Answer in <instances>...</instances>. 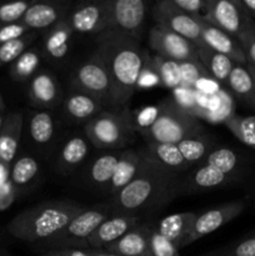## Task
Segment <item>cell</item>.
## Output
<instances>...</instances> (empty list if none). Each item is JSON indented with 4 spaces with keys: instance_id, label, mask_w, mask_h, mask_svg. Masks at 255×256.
<instances>
[{
    "instance_id": "6da1fadb",
    "label": "cell",
    "mask_w": 255,
    "mask_h": 256,
    "mask_svg": "<svg viewBox=\"0 0 255 256\" xmlns=\"http://www.w3.org/2000/svg\"><path fill=\"white\" fill-rule=\"evenodd\" d=\"M96 42L95 52L105 65L112 84V106L126 109L149 55L138 40L110 29L98 35Z\"/></svg>"
},
{
    "instance_id": "7a4b0ae2",
    "label": "cell",
    "mask_w": 255,
    "mask_h": 256,
    "mask_svg": "<svg viewBox=\"0 0 255 256\" xmlns=\"http://www.w3.org/2000/svg\"><path fill=\"white\" fill-rule=\"evenodd\" d=\"M179 178L160 168L148 156L140 174L118 194L112 195V212L138 215L139 212L166 204L179 195Z\"/></svg>"
},
{
    "instance_id": "3957f363",
    "label": "cell",
    "mask_w": 255,
    "mask_h": 256,
    "mask_svg": "<svg viewBox=\"0 0 255 256\" xmlns=\"http://www.w3.org/2000/svg\"><path fill=\"white\" fill-rule=\"evenodd\" d=\"M84 209L82 205L69 202H42L19 212L8 224L6 230L22 242H50Z\"/></svg>"
},
{
    "instance_id": "277c9868",
    "label": "cell",
    "mask_w": 255,
    "mask_h": 256,
    "mask_svg": "<svg viewBox=\"0 0 255 256\" xmlns=\"http://www.w3.org/2000/svg\"><path fill=\"white\" fill-rule=\"evenodd\" d=\"M146 142L179 144L189 138L204 134L199 120L182 109L174 99H166L159 104V114L154 124L140 132Z\"/></svg>"
},
{
    "instance_id": "5b68a950",
    "label": "cell",
    "mask_w": 255,
    "mask_h": 256,
    "mask_svg": "<svg viewBox=\"0 0 255 256\" xmlns=\"http://www.w3.org/2000/svg\"><path fill=\"white\" fill-rule=\"evenodd\" d=\"M88 140L100 150L115 152L126 146L134 139L135 128L128 109L102 112L85 124Z\"/></svg>"
},
{
    "instance_id": "8992f818",
    "label": "cell",
    "mask_w": 255,
    "mask_h": 256,
    "mask_svg": "<svg viewBox=\"0 0 255 256\" xmlns=\"http://www.w3.org/2000/svg\"><path fill=\"white\" fill-rule=\"evenodd\" d=\"M202 19L238 42L255 24L242 0H209Z\"/></svg>"
},
{
    "instance_id": "52a82bcc",
    "label": "cell",
    "mask_w": 255,
    "mask_h": 256,
    "mask_svg": "<svg viewBox=\"0 0 255 256\" xmlns=\"http://www.w3.org/2000/svg\"><path fill=\"white\" fill-rule=\"evenodd\" d=\"M72 85L75 90L92 95L102 104L105 102L112 106V84L109 74L96 52L75 68L72 75Z\"/></svg>"
},
{
    "instance_id": "ba28073f",
    "label": "cell",
    "mask_w": 255,
    "mask_h": 256,
    "mask_svg": "<svg viewBox=\"0 0 255 256\" xmlns=\"http://www.w3.org/2000/svg\"><path fill=\"white\" fill-rule=\"evenodd\" d=\"M146 12L145 0H110L109 29L139 42L144 32Z\"/></svg>"
},
{
    "instance_id": "9c48e42d",
    "label": "cell",
    "mask_w": 255,
    "mask_h": 256,
    "mask_svg": "<svg viewBox=\"0 0 255 256\" xmlns=\"http://www.w3.org/2000/svg\"><path fill=\"white\" fill-rule=\"evenodd\" d=\"M152 18L156 25L185 38L198 48L204 45L199 18L190 16L178 10L170 2V0H162L158 2L152 10Z\"/></svg>"
},
{
    "instance_id": "30bf717a",
    "label": "cell",
    "mask_w": 255,
    "mask_h": 256,
    "mask_svg": "<svg viewBox=\"0 0 255 256\" xmlns=\"http://www.w3.org/2000/svg\"><path fill=\"white\" fill-rule=\"evenodd\" d=\"M149 45L156 55L174 62H199L196 45L159 25H155L150 29Z\"/></svg>"
},
{
    "instance_id": "8fae6325",
    "label": "cell",
    "mask_w": 255,
    "mask_h": 256,
    "mask_svg": "<svg viewBox=\"0 0 255 256\" xmlns=\"http://www.w3.org/2000/svg\"><path fill=\"white\" fill-rule=\"evenodd\" d=\"M65 19L74 34H94L98 36L109 29L110 0L80 4Z\"/></svg>"
},
{
    "instance_id": "7c38bea8",
    "label": "cell",
    "mask_w": 255,
    "mask_h": 256,
    "mask_svg": "<svg viewBox=\"0 0 255 256\" xmlns=\"http://www.w3.org/2000/svg\"><path fill=\"white\" fill-rule=\"evenodd\" d=\"M109 210L102 209V208H90L75 215L69 224L62 229L60 234L52 240L50 244L54 245H74L78 242H85L89 239L90 235L102 224L106 219L110 218Z\"/></svg>"
},
{
    "instance_id": "4fadbf2b",
    "label": "cell",
    "mask_w": 255,
    "mask_h": 256,
    "mask_svg": "<svg viewBox=\"0 0 255 256\" xmlns=\"http://www.w3.org/2000/svg\"><path fill=\"white\" fill-rule=\"evenodd\" d=\"M244 202L238 200V202H226V204H222L220 206L212 208V209L205 212L204 214L196 216L186 240L182 244V248L188 246V245L200 240L202 238L216 232L218 229H220L225 224L239 216L244 212Z\"/></svg>"
},
{
    "instance_id": "5bb4252c",
    "label": "cell",
    "mask_w": 255,
    "mask_h": 256,
    "mask_svg": "<svg viewBox=\"0 0 255 256\" xmlns=\"http://www.w3.org/2000/svg\"><path fill=\"white\" fill-rule=\"evenodd\" d=\"M199 22L200 28H202V42H204L205 46L230 58L235 64H248L246 54H245L242 44L236 39L230 36L229 34L224 32L222 30L218 29L214 25L205 22L202 18H199Z\"/></svg>"
},
{
    "instance_id": "9a60e30c",
    "label": "cell",
    "mask_w": 255,
    "mask_h": 256,
    "mask_svg": "<svg viewBox=\"0 0 255 256\" xmlns=\"http://www.w3.org/2000/svg\"><path fill=\"white\" fill-rule=\"evenodd\" d=\"M139 220L140 218L138 215L118 214L110 216L90 235L86 240V245L92 249H104L139 225Z\"/></svg>"
},
{
    "instance_id": "2e32d148",
    "label": "cell",
    "mask_w": 255,
    "mask_h": 256,
    "mask_svg": "<svg viewBox=\"0 0 255 256\" xmlns=\"http://www.w3.org/2000/svg\"><path fill=\"white\" fill-rule=\"evenodd\" d=\"M152 225L139 224L129 232L102 250L120 256H152L150 249V234Z\"/></svg>"
},
{
    "instance_id": "e0dca14e",
    "label": "cell",
    "mask_w": 255,
    "mask_h": 256,
    "mask_svg": "<svg viewBox=\"0 0 255 256\" xmlns=\"http://www.w3.org/2000/svg\"><path fill=\"white\" fill-rule=\"evenodd\" d=\"M146 162L148 154L145 149L122 150L120 154L119 162H118L116 172H115L112 182L108 186L112 196L124 189L128 184H130L140 174Z\"/></svg>"
},
{
    "instance_id": "ac0fdd59",
    "label": "cell",
    "mask_w": 255,
    "mask_h": 256,
    "mask_svg": "<svg viewBox=\"0 0 255 256\" xmlns=\"http://www.w3.org/2000/svg\"><path fill=\"white\" fill-rule=\"evenodd\" d=\"M229 180V176L208 164H202L180 180L179 194H194L198 192L216 189Z\"/></svg>"
},
{
    "instance_id": "d6986e66",
    "label": "cell",
    "mask_w": 255,
    "mask_h": 256,
    "mask_svg": "<svg viewBox=\"0 0 255 256\" xmlns=\"http://www.w3.org/2000/svg\"><path fill=\"white\" fill-rule=\"evenodd\" d=\"M148 156L166 172L180 176L188 172L190 165L182 158L176 144H160V142H146L145 148Z\"/></svg>"
},
{
    "instance_id": "ffe728a7",
    "label": "cell",
    "mask_w": 255,
    "mask_h": 256,
    "mask_svg": "<svg viewBox=\"0 0 255 256\" xmlns=\"http://www.w3.org/2000/svg\"><path fill=\"white\" fill-rule=\"evenodd\" d=\"M65 19V9L56 2H32L22 22L29 30L50 29Z\"/></svg>"
},
{
    "instance_id": "44dd1931",
    "label": "cell",
    "mask_w": 255,
    "mask_h": 256,
    "mask_svg": "<svg viewBox=\"0 0 255 256\" xmlns=\"http://www.w3.org/2000/svg\"><path fill=\"white\" fill-rule=\"evenodd\" d=\"M24 119L20 112H12L5 118L0 130V162L8 165L15 159L20 138L22 132Z\"/></svg>"
},
{
    "instance_id": "7402d4cb",
    "label": "cell",
    "mask_w": 255,
    "mask_h": 256,
    "mask_svg": "<svg viewBox=\"0 0 255 256\" xmlns=\"http://www.w3.org/2000/svg\"><path fill=\"white\" fill-rule=\"evenodd\" d=\"M72 35L74 32L68 24L66 19H62V22L50 28L45 34L44 42H42L45 55L55 62L64 59L69 54L72 48Z\"/></svg>"
},
{
    "instance_id": "603a6c76",
    "label": "cell",
    "mask_w": 255,
    "mask_h": 256,
    "mask_svg": "<svg viewBox=\"0 0 255 256\" xmlns=\"http://www.w3.org/2000/svg\"><path fill=\"white\" fill-rule=\"evenodd\" d=\"M62 110L76 122H90L102 112V104L92 95L74 89L65 98Z\"/></svg>"
},
{
    "instance_id": "cb8c5ba5",
    "label": "cell",
    "mask_w": 255,
    "mask_h": 256,
    "mask_svg": "<svg viewBox=\"0 0 255 256\" xmlns=\"http://www.w3.org/2000/svg\"><path fill=\"white\" fill-rule=\"evenodd\" d=\"M196 216L198 215L195 212H178V214L168 215L155 229L160 235L174 242L180 249L186 240Z\"/></svg>"
},
{
    "instance_id": "d4e9b609",
    "label": "cell",
    "mask_w": 255,
    "mask_h": 256,
    "mask_svg": "<svg viewBox=\"0 0 255 256\" xmlns=\"http://www.w3.org/2000/svg\"><path fill=\"white\" fill-rule=\"evenodd\" d=\"M59 85L50 72H38L29 84V98L32 105L52 108L58 102Z\"/></svg>"
},
{
    "instance_id": "484cf974",
    "label": "cell",
    "mask_w": 255,
    "mask_h": 256,
    "mask_svg": "<svg viewBox=\"0 0 255 256\" xmlns=\"http://www.w3.org/2000/svg\"><path fill=\"white\" fill-rule=\"evenodd\" d=\"M89 154V142L82 135L69 138L62 146L58 158V169L62 174H70Z\"/></svg>"
},
{
    "instance_id": "4316f807",
    "label": "cell",
    "mask_w": 255,
    "mask_h": 256,
    "mask_svg": "<svg viewBox=\"0 0 255 256\" xmlns=\"http://www.w3.org/2000/svg\"><path fill=\"white\" fill-rule=\"evenodd\" d=\"M122 152V150L108 152L98 156L92 162L89 172H88L89 182L96 186H109L115 172H116Z\"/></svg>"
},
{
    "instance_id": "83f0119b",
    "label": "cell",
    "mask_w": 255,
    "mask_h": 256,
    "mask_svg": "<svg viewBox=\"0 0 255 256\" xmlns=\"http://www.w3.org/2000/svg\"><path fill=\"white\" fill-rule=\"evenodd\" d=\"M198 59L215 80L228 82L235 65L230 58L202 45L198 48Z\"/></svg>"
},
{
    "instance_id": "f1b7e54d",
    "label": "cell",
    "mask_w": 255,
    "mask_h": 256,
    "mask_svg": "<svg viewBox=\"0 0 255 256\" xmlns=\"http://www.w3.org/2000/svg\"><path fill=\"white\" fill-rule=\"evenodd\" d=\"M228 85L238 99L255 110V82L246 68L235 64Z\"/></svg>"
},
{
    "instance_id": "f546056e",
    "label": "cell",
    "mask_w": 255,
    "mask_h": 256,
    "mask_svg": "<svg viewBox=\"0 0 255 256\" xmlns=\"http://www.w3.org/2000/svg\"><path fill=\"white\" fill-rule=\"evenodd\" d=\"M150 66L159 78L160 84L166 89L175 90L182 86V72L179 62L168 58L155 55L150 60Z\"/></svg>"
},
{
    "instance_id": "4dcf8cb0",
    "label": "cell",
    "mask_w": 255,
    "mask_h": 256,
    "mask_svg": "<svg viewBox=\"0 0 255 256\" xmlns=\"http://www.w3.org/2000/svg\"><path fill=\"white\" fill-rule=\"evenodd\" d=\"M176 145L184 160L190 166L205 159L212 150V140L206 134L189 138V139L182 140Z\"/></svg>"
},
{
    "instance_id": "1f68e13d",
    "label": "cell",
    "mask_w": 255,
    "mask_h": 256,
    "mask_svg": "<svg viewBox=\"0 0 255 256\" xmlns=\"http://www.w3.org/2000/svg\"><path fill=\"white\" fill-rule=\"evenodd\" d=\"M54 119L48 110L35 112L29 122V132L32 142L38 145H46L54 136Z\"/></svg>"
},
{
    "instance_id": "d6a6232c",
    "label": "cell",
    "mask_w": 255,
    "mask_h": 256,
    "mask_svg": "<svg viewBox=\"0 0 255 256\" xmlns=\"http://www.w3.org/2000/svg\"><path fill=\"white\" fill-rule=\"evenodd\" d=\"M42 56L35 49H28L15 60L10 68V76L15 82H28L38 72Z\"/></svg>"
},
{
    "instance_id": "836d02e7",
    "label": "cell",
    "mask_w": 255,
    "mask_h": 256,
    "mask_svg": "<svg viewBox=\"0 0 255 256\" xmlns=\"http://www.w3.org/2000/svg\"><path fill=\"white\" fill-rule=\"evenodd\" d=\"M225 125L238 140L255 149V116L230 114L225 119Z\"/></svg>"
},
{
    "instance_id": "e575fe53",
    "label": "cell",
    "mask_w": 255,
    "mask_h": 256,
    "mask_svg": "<svg viewBox=\"0 0 255 256\" xmlns=\"http://www.w3.org/2000/svg\"><path fill=\"white\" fill-rule=\"evenodd\" d=\"M38 172H39V162L32 156H22L15 160L10 178L14 186H25L34 180Z\"/></svg>"
},
{
    "instance_id": "d590c367",
    "label": "cell",
    "mask_w": 255,
    "mask_h": 256,
    "mask_svg": "<svg viewBox=\"0 0 255 256\" xmlns=\"http://www.w3.org/2000/svg\"><path fill=\"white\" fill-rule=\"evenodd\" d=\"M205 164L210 165L230 176L236 170L239 158L235 154V152H232L229 148H216V149L212 150L209 155L205 158Z\"/></svg>"
},
{
    "instance_id": "8d00e7d4",
    "label": "cell",
    "mask_w": 255,
    "mask_h": 256,
    "mask_svg": "<svg viewBox=\"0 0 255 256\" xmlns=\"http://www.w3.org/2000/svg\"><path fill=\"white\" fill-rule=\"evenodd\" d=\"M35 38H36V34L30 32L19 39L12 40V42L0 45V66L12 64L25 50H28V48L34 42Z\"/></svg>"
},
{
    "instance_id": "74e56055",
    "label": "cell",
    "mask_w": 255,
    "mask_h": 256,
    "mask_svg": "<svg viewBox=\"0 0 255 256\" xmlns=\"http://www.w3.org/2000/svg\"><path fill=\"white\" fill-rule=\"evenodd\" d=\"M179 66L182 72V86L188 89H194L198 80L210 75L200 62H179Z\"/></svg>"
},
{
    "instance_id": "f35d334b",
    "label": "cell",
    "mask_w": 255,
    "mask_h": 256,
    "mask_svg": "<svg viewBox=\"0 0 255 256\" xmlns=\"http://www.w3.org/2000/svg\"><path fill=\"white\" fill-rule=\"evenodd\" d=\"M32 2H14L0 5V25L15 24L22 22L25 12Z\"/></svg>"
},
{
    "instance_id": "ab89813d",
    "label": "cell",
    "mask_w": 255,
    "mask_h": 256,
    "mask_svg": "<svg viewBox=\"0 0 255 256\" xmlns=\"http://www.w3.org/2000/svg\"><path fill=\"white\" fill-rule=\"evenodd\" d=\"M150 249L152 256H180L179 248L160 235L156 229H152L150 234Z\"/></svg>"
},
{
    "instance_id": "60d3db41",
    "label": "cell",
    "mask_w": 255,
    "mask_h": 256,
    "mask_svg": "<svg viewBox=\"0 0 255 256\" xmlns=\"http://www.w3.org/2000/svg\"><path fill=\"white\" fill-rule=\"evenodd\" d=\"M172 5L180 12L195 18H202L206 8V2L204 0H170Z\"/></svg>"
},
{
    "instance_id": "b9f144b4",
    "label": "cell",
    "mask_w": 255,
    "mask_h": 256,
    "mask_svg": "<svg viewBox=\"0 0 255 256\" xmlns=\"http://www.w3.org/2000/svg\"><path fill=\"white\" fill-rule=\"evenodd\" d=\"M158 114H159V104L154 105V106H148L140 109L138 112L136 118L132 119V124H134L135 130L142 132V130L152 126L154 124L155 119H156Z\"/></svg>"
},
{
    "instance_id": "7bdbcfd3",
    "label": "cell",
    "mask_w": 255,
    "mask_h": 256,
    "mask_svg": "<svg viewBox=\"0 0 255 256\" xmlns=\"http://www.w3.org/2000/svg\"><path fill=\"white\" fill-rule=\"evenodd\" d=\"M28 32H30V30L22 22L0 25V45L12 42V40L19 39V38L26 35Z\"/></svg>"
},
{
    "instance_id": "ee69618b",
    "label": "cell",
    "mask_w": 255,
    "mask_h": 256,
    "mask_svg": "<svg viewBox=\"0 0 255 256\" xmlns=\"http://www.w3.org/2000/svg\"><path fill=\"white\" fill-rule=\"evenodd\" d=\"M239 42L246 54L248 62L255 66V24L240 38Z\"/></svg>"
},
{
    "instance_id": "f6af8a7d",
    "label": "cell",
    "mask_w": 255,
    "mask_h": 256,
    "mask_svg": "<svg viewBox=\"0 0 255 256\" xmlns=\"http://www.w3.org/2000/svg\"><path fill=\"white\" fill-rule=\"evenodd\" d=\"M222 256H255V236L238 242Z\"/></svg>"
},
{
    "instance_id": "bcb514c9",
    "label": "cell",
    "mask_w": 255,
    "mask_h": 256,
    "mask_svg": "<svg viewBox=\"0 0 255 256\" xmlns=\"http://www.w3.org/2000/svg\"><path fill=\"white\" fill-rule=\"evenodd\" d=\"M194 89L196 90V92H202V94L205 95H212L218 92L219 85H218L216 80H215L212 75H209V76H204L202 78V79L198 80Z\"/></svg>"
},
{
    "instance_id": "7dc6e473",
    "label": "cell",
    "mask_w": 255,
    "mask_h": 256,
    "mask_svg": "<svg viewBox=\"0 0 255 256\" xmlns=\"http://www.w3.org/2000/svg\"><path fill=\"white\" fill-rule=\"evenodd\" d=\"M54 252L58 256H90L89 250H82L79 248H64V249Z\"/></svg>"
},
{
    "instance_id": "c3c4849f",
    "label": "cell",
    "mask_w": 255,
    "mask_h": 256,
    "mask_svg": "<svg viewBox=\"0 0 255 256\" xmlns=\"http://www.w3.org/2000/svg\"><path fill=\"white\" fill-rule=\"evenodd\" d=\"M242 2L245 9H246L248 14L250 15L252 19H254L255 22V0H242Z\"/></svg>"
},
{
    "instance_id": "681fc988",
    "label": "cell",
    "mask_w": 255,
    "mask_h": 256,
    "mask_svg": "<svg viewBox=\"0 0 255 256\" xmlns=\"http://www.w3.org/2000/svg\"><path fill=\"white\" fill-rule=\"evenodd\" d=\"M89 254H90V256H120V255L112 254V252H106V250H102V249L89 250Z\"/></svg>"
},
{
    "instance_id": "f907efd6",
    "label": "cell",
    "mask_w": 255,
    "mask_h": 256,
    "mask_svg": "<svg viewBox=\"0 0 255 256\" xmlns=\"http://www.w3.org/2000/svg\"><path fill=\"white\" fill-rule=\"evenodd\" d=\"M246 69L249 70L250 75H252V80H254V82H255V66H254V65L250 64V62H248V64H246Z\"/></svg>"
},
{
    "instance_id": "816d5d0a",
    "label": "cell",
    "mask_w": 255,
    "mask_h": 256,
    "mask_svg": "<svg viewBox=\"0 0 255 256\" xmlns=\"http://www.w3.org/2000/svg\"><path fill=\"white\" fill-rule=\"evenodd\" d=\"M4 122H5V119H4V118H2V115L0 114V130H2V125H4Z\"/></svg>"
},
{
    "instance_id": "f5cc1de1",
    "label": "cell",
    "mask_w": 255,
    "mask_h": 256,
    "mask_svg": "<svg viewBox=\"0 0 255 256\" xmlns=\"http://www.w3.org/2000/svg\"><path fill=\"white\" fill-rule=\"evenodd\" d=\"M2 109H4V102H2V95H0V112H2Z\"/></svg>"
},
{
    "instance_id": "db71d44e",
    "label": "cell",
    "mask_w": 255,
    "mask_h": 256,
    "mask_svg": "<svg viewBox=\"0 0 255 256\" xmlns=\"http://www.w3.org/2000/svg\"><path fill=\"white\" fill-rule=\"evenodd\" d=\"M44 256H58V255L55 254L54 252H50V254H46V255H44Z\"/></svg>"
},
{
    "instance_id": "11a10c76",
    "label": "cell",
    "mask_w": 255,
    "mask_h": 256,
    "mask_svg": "<svg viewBox=\"0 0 255 256\" xmlns=\"http://www.w3.org/2000/svg\"><path fill=\"white\" fill-rule=\"evenodd\" d=\"M0 256H2V255H0Z\"/></svg>"
}]
</instances>
